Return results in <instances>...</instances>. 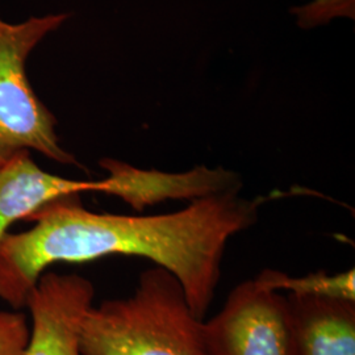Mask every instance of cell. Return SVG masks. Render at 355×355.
I'll use <instances>...</instances> for the list:
<instances>
[{"instance_id":"6da1fadb","label":"cell","mask_w":355,"mask_h":355,"mask_svg":"<svg viewBox=\"0 0 355 355\" xmlns=\"http://www.w3.org/2000/svg\"><path fill=\"white\" fill-rule=\"evenodd\" d=\"M240 192L196 199L177 212L153 216L95 214L82 207L79 195L57 199L26 218L33 228L0 241V299L15 309L26 306L38 278L55 262L142 257L177 278L191 311L203 321L229 240L258 221L262 200Z\"/></svg>"},{"instance_id":"7a4b0ae2","label":"cell","mask_w":355,"mask_h":355,"mask_svg":"<svg viewBox=\"0 0 355 355\" xmlns=\"http://www.w3.org/2000/svg\"><path fill=\"white\" fill-rule=\"evenodd\" d=\"M203 321L177 278L153 266L132 296L89 306L80 325L82 355H208Z\"/></svg>"},{"instance_id":"3957f363","label":"cell","mask_w":355,"mask_h":355,"mask_svg":"<svg viewBox=\"0 0 355 355\" xmlns=\"http://www.w3.org/2000/svg\"><path fill=\"white\" fill-rule=\"evenodd\" d=\"M69 15L31 17L20 24L0 19V162L19 152L35 150L54 162L78 165L60 145L55 117L41 102L26 76L29 53Z\"/></svg>"},{"instance_id":"277c9868","label":"cell","mask_w":355,"mask_h":355,"mask_svg":"<svg viewBox=\"0 0 355 355\" xmlns=\"http://www.w3.org/2000/svg\"><path fill=\"white\" fill-rule=\"evenodd\" d=\"M208 355H293L287 295L255 280L233 288L218 313L203 320Z\"/></svg>"},{"instance_id":"5b68a950","label":"cell","mask_w":355,"mask_h":355,"mask_svg":"<svg viewBox=\"0 0 355 355\" xmlns=\"http://www.w3.org/2000/svg\"><path fill=\"white\" fill-rule=\"evenodd\" d=\"M94 296L78 274L44 272L26 299L32 328L24 355H82L80 325Z\"/></svg>"},{"instance_id":"8992f818","label":"cell","mask_w":355,"mask_h":355,"mask_svg":"<svg viewBox=\"0 0 355 355\" xmlns=\"http://www.w3.org/2000/svg\"><path fill=\"white\" fill-rule=\"evenodd\" d=\"M107 177L99 180L102 193L120 198L135 211L167 200H196L229 191H240L241 177L224 167L196 166L183 173L140 168L123 161L103 158L99 162Z\"/></svg>"},{"instance_id":"52a82bcc","label":"cell","mask_w":355,"mask_h":355,"mask_svg":"<svg viewBox=\"0 0 355 355\" xmlns=\"http://www.w3.org/2000/svg\"><path fill=\"white\" fill-rule=\"evenodd\" d=\"M98 180H73L44 171L29 152H19L0 162V241L8 228L26 220L41 207L64 196L98 192Z\"/></svg>"},{"instance_id":"ba28073f","label":"cell","mask_w":355,"mask_h":355,"mask_svg":"<svg viewBox=\"0 0 355 355\" xmlns=\"http://www.w3.org/2000/svg\"><path fill=\"white\" fill-rule=\"evenodd\" d=\"M293 355H355V302L287 295Z\"/></svg>"},{"instance_id":"9c48e42d","label":"cell","mask_w":355,"mask_h":355,"mask_svg":"<svg viewBox=\"0 0 355 355\" xmlns=\"http://www.w3.org/2000/svg\"><path fill=\"white\" fill-rule=\"evenodd\" d=\"M254 280L270 291H287L293 296L328 297L355 302L354 268L337 274L318 271L300 278L290 277L277 270H265Z\"/></svg>"},{"instance_id":"30bf717a","label":"cell","mask_w":355,"mask_h":355,"mask_svg":"<svg viewBox=\"0 0 355 355\" xmlns=\"http://www.w3.org/2000/svg\"><path fill=\"white\" fill-rule=\"evenodd\" d=\"M297 26L303 29L329 24L336 19H355V0H311L292 8Z\"/></svg>"},{"instance_id":"8fae6325","label":"cell","mask_w":355,"mask_h":355,"mask_svg":"<svg viewBox=\"0 0 355 355\" xmlns=\"http://www.w3.org/2000/svg\"><path fill=\"white\" fill-rule=\"evenodd\" d=\"M29 340L26 315L0 312V355H24Z\"/></svg>"}]
</instances>
